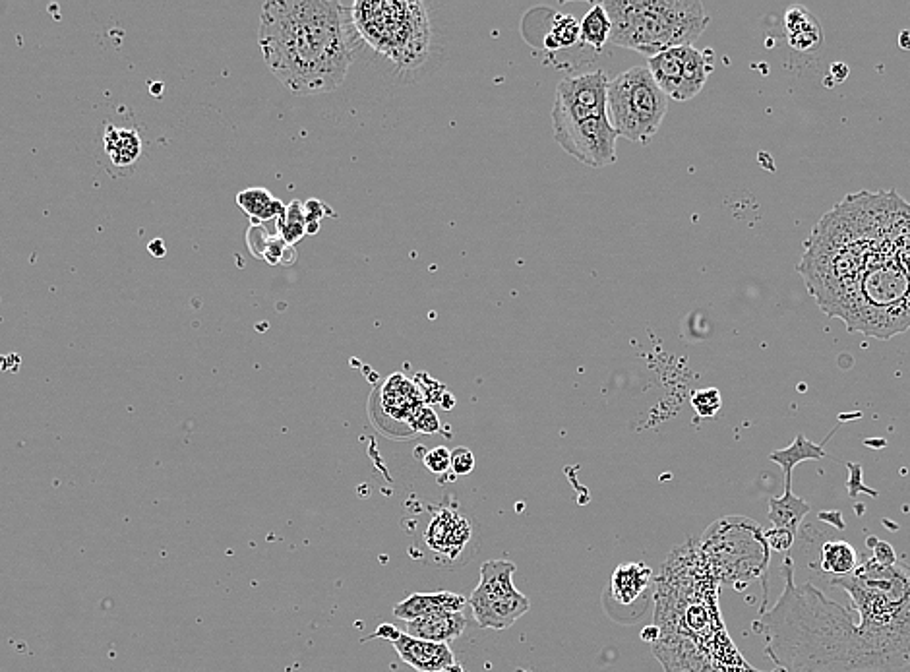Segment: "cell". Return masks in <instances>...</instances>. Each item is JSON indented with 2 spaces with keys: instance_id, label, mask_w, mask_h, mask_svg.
Returning <instances> with one entry per match:
<instances>
[{
  "instance_id": "obj_1",
  "label": "cell",
  "mask_w": 910,
  "mask_h": 672,
  "mask_svg": "<svg viewBox=\"0 0 910 672\" xmlns=\"http://www.w3.org/2000/svg\"><path fill=\"white\" fill-rule=\"evenodd\" d=\"M785 591L754 630L783 672H910V566L866 560L831 585L849 593L852 609L812 583L796 585L783 564Z\"/></svg>"
},
{
  "instance_id": "obj_2",
  "label": "cell",
  "mask_w": 910,
  "mask_h": 672,
  "mask_svg": "<svg viewBox=\"0 0 910 672\" xmlns=\"http://www.w3.org/2000/svg\"><path fill=\"white\" fill-rule=\"evenodd\" d=\"M353 18L334 0H270L258 43L273 76L295 95L332 92L347 78L355 53Z\"/></svg>"
},
{
  "instance_id": "obj_3",
  "label": "cell",
  "mask_w": 910,
  "mask_h": 672,
  "mask_svg": "<svg viewBox=\"0 0 910 672\" xmlns=\"http://www.w3.org/2000/svg\"><path fill=\"white\" fill-rule=\"evenodd\" d=\"M610 43L649 59L674 49L692 47L709 24L698 0H607Z\"/></svg>"
},
{
  "instance_id": "obj_4",
  "label": "cell",
  "mask_w": 910,
  "mask_h": 672,
  "mask_svg": "<svg viewBox=\"0 0 910 672\" xmlns=\"http://www.w3.org/2000/svg\"><path fill=\"white\" fill-rule=\"evenodd\" d=\"M351 18L359 37L401 66L419 64L428 51V16L419 2H355Z\"/></svg>"
},
{
  "instance_id": "obj_5",
  "label": "cell",
  "mask_w": 910,
  "mask_h": 672,
  "mask_svg": "<svg viewBox=\"0 0 910 672\" xmlns=\"http://www.w3.org/2000/svg\"><path fill=\"white\" fill-rule=\"evenodd\" d=\"M668 97L647 66H634L608 82L607 115L618 138L649 144L667 115Z\"/></svg>"
},
{
  "instance_id": "obj_6",
  "label": "cell",
  "mask_w": 910,
  "mask_h": 672,
  "mask_svg": "<svg viewBox=\"0 0 910 672\" xmlns=\"http://www.w3.org/2000/svg\"><path fill=\"white\" fill-rule=\"evenodd\" d=\"M701 552L707 566L723 581L763 578L769 566V543L756 521L727 518L713 523L703 539Z\"/></svg>"
},
{
  "instance_id": "obj_7",
  "label": "cell",
  "mask_w": 910,
  "mask_h": 672,
  "mask_svg": "<svg viewBox=\"0 0 910 672\" xmlns=\"http://www.w3.org/2000/svg\"><path fill=\"white\" fill-rule=\"evenodd\" d=\"M516 564L510 560H488L481 566V581L471 593L469 607L481 628L506 630L529 611V599L514 585Z\"/></svg>"
},
{
  "instance_id": "obj_8",
  "label": "cell",
  "mask_w": 910,
  "mask_h": 672,
  "mask_svg": "<svg viewBox=\"0 0 910 672\" xmlns=\"http://www.w3.org/2000/svg\"><path fill=\"white\" fill-rule=\"evenodd\" d=\"M550 119L556 144L579 163L591 169L616 163L618 134L608 121V115L585 121H572L558 115H550Z\"/></svg>"
},
{
  "instance_id": "obj_9",
  "label": "cell",
  "mask_w": 910,
  "mask_h": 672,
  "mask_svg": "<svg viewBox=\"0 0 910 672\" xmlns=\"http://www.w3.org/2000/svg\"><path fill=\"white\" fill-rule=\"evenodd\" d=\"M475 527L473 521L455 508H430V518L423 529V550L428 560L442 568H459L473 554Z\"/></svg>"
},
{
  "instance_id": "obj_10",
  "label": "cell",
  "mask_w": 910,
  "mask_h": 672,
  "mask_svg": "<svg viewBox=\"0 0 910 672\" xmlns=\"http://www.w3.org/2000/svg\"><path fill=\"white\" fill-rule=\"evenodd\" d=\"M607 72L595 70L564 78L556 88V99L550 115L572 121H585L607 115Z\"/></svg>"
},
{
  "instance_id": "obj_11",
  "label": "cell",
  "mask_w": 910,
  "mask_h": 672,
  "mask_svg": "<svg viewBox=\"0 0 910 672\" xmlns=\"http://www.w3.org/2000/svg\"><path fill=\"white\" fill-rule=\"evenodd\" d=\"M372 638L394 643L399 657L419 672H442L455 665L454 653L448 643H434L409 636L390 624H382Z\"/></svg>"
},
{
  "instance_id": "obj_12",
  "label": "cell",
  "mask_w": 910,
  "mask_h": 672,
  "mask_svg": "<svg viewBox=\"0 0 910 672\" xmlns=\"http://www.w3.org/2000/svg\"><path fill=\"white\" fill-rule=\"evenodd\" d=\"M382 409L394 421L409 423L411 417L425 405L423 392L417 384L409 382L405 376L394 374L382 388Z\"/></svg>"
},
{
  "instance_id": "obj_13",
  "label": "cell",
  "mask_w": 910,
  "mask_h": 672,
  "mask_svg": "<svg viewBox=\"0 0 910 672\" xmlns=\"http://www.w3.org/2000/svg\"><path fill=\"white\" fill-rule=\"evenodd\" d=\"M469 601L454 593V591H440V593H413L394 607V616L411 622L436 612H463Z\"/></svg>"
},
{
  "instance_id": "obj_14",
  "label": "cell",
  "mask_w": 910,
  "mask_h": 672,
  "mask_svg": "<svg viewBox=\"0 0 910 672\" xmlns=\"http://www.w3.org/2000/svg\"><path fill=\"white\" fill-rule=\"evenodd\" d=\"M467 628L463 612H436L407 622V634L425 642L448 643L457 640Z\"/></svg>"
},
{
  "instance_id": "obj_15",
  "label": "cell",
  "mask_w": 910,
  "mask_h": 672,
  "mask_svg": "<svg viewBox=\"0 0 910 672\" xmlns=\"http://www.w3.org/2000/svg\"><path fill=\"white\" fill-rule=\"evenodd\" d=\"M690 47H674L663 51L655 57H651L647 62V68L657 82V86L663 90L668 99H676L684 84V74H686V59H688Z\"/></svg>"
},
{
  "instance_id": "obj_16",
  "label": "cell",
  "mask_w": 910,
  "mask_h": 672,
  "mask_svg": "<svg viewBox=\"0 0 910 672\" xmlns=\"http://www.w3.org/2000/svg\"><path fill=\"white\" fill-rule=\"evenodd\" d=\"M785 33L790 47L800 53H818L823 45L821 26L804 6H790L787 10Z\"/></svg>"
},
{
  "instance_id": "obj_17",
  "label": "cell",
  "mask_w": 910,
  "mask_h": 672,
  "mask_svg": "<svg viewBox=\"0 0 910 672\" xmlns=\"http://www.w3.org/2000/svg\"><path fill=\"white\" fill-rule=\"evenodd\" d=\"M653 580L651 568L641 562H628L620 564L610 580V593L612 599L624 607L636 603L637 599L649 589Z\"/></svg>"
},
{
  "instance_id": "obj_18",
  "label": "cell",
  "mask_w": 910,
  "mask_h": 672,
  "mask_svg": "<svg viewBox=\"0 0 910 672\" xmlns=\"http://www.w3.org/2000/svg\"><path fill=\"white\" fill-rule=\"evenodd\" d=\"M237 204L243 208L244 214L252 219L254 225L279 219L285 212L283 202L273 198L266 188H246L239 192Z\"/></svg>"
},
{
  "instance_id": "obj_19",
  "label": "cell",
  "mask_w": 910,
  "mask_h": 672,
  "mask_svg": "<svg viewBox=\"0 0 910 672\" xmlns=\"http://www.w3.org/2000/svg\"><path fill=\"white\" fill-rule=\"evenodd\" d=\"M831 436H833V434H829V436L825 438V442H827ZM825 442L814 444V442H810L804 434H798L792 446L785 448V450H777V452H773V454L769 456V459H773L775 463L781 465V469H783V473H785V481H787L785 490H792V469H794V465H798L800 461H806V459L825 458V450H823Z\"/></svg>"
},
{
  "instance_id": "obj_20",
  "label": "cell",
  "mask_w": 910,
  "mask_h": 672,
  "mask_svg": "<svg viewBox=\"0 0 910 672\" xmlns=\"http://www.w3.org/2000/svg\"><path fill=\"white\" fill-rule=\"evenodd\" d=\"M821 570L831 578H847L860 566L858 554L847 541H827L821 547Z\"/></svg>"
},
{
  "instance_id": "obj_21",
  "label": "cell",
  "mask_w": 910,
  "mask_h": 672,
  "mask_svg": "<svg viewBox=\"0 0 910 672\" xmlns=\"http://www.w3.org/2000/svg\"><path fill=\"white\" fill-rule=\"evenodd\" d=\"M105 150L111 155L113 163L119 167L132 165L142 152V142L136 130H124L107 126L105 130Z\"/></svg>"
},
{
  "instance_id": "obj_22",
  "label": "cell",
  "mask_w": 910,
  "mask_h": 672,
  "mask_svg": "<svg viewBox=\"0 0 910 672\" xmlns=\"http://www.w3.org/2000/svg\"><path fill=\"white\" fill-rule=\"evenodd\" d=\"M810 512V504L796 498L792 490H785L783 498L769 500V520L775 523L777 529H787L792 535L796 533L800 521Z\"/></svg>"
},
{
  "instance_id": "obj_23",
  "label": "cell",
  "mask_w": 910,
  "mask_h": 672,
  "mask_svg": "<svg viewBox=\"0 0 910 672\" xmlns=\"http://www.w3.org/2000/svg\"><path fill=\"white\" fill-rule=\"evenodd\" d=\"M610 20L603 4H593L579 24V41L593 49H603L610 41Z\"/></svg>"
},
{
  "instance_id": "obj_24",
  "label": "cell",
  "mask_w": 910,
  "mask_h": 672,
  "mask_svg": "<svg viewBox=\"0 0 910 672\" xmlns=\"http://www.w3.org/2000/svg\"><path fill=\"white\" fill-rule=\"evenodd\" d=\"M711 72V64H707L705 57L699 53L696 47H690L688 59H686V74H684V84L680 92L676 95V101H688L694 99L705 86L707 76Z\"/></svg>"
},
{
  "instance_id": "obj_25",
  "label": "cell",
  "mask_w": 910,
  "mask_h": 672,
  "mask_svg": "<svg viewBox=\"0 0 910 672\" xmlns=\"http://www.w3.org/2000/svg\"><path fill=\"white\" fill-rule=\"evenodd\" d=\"M579 41V22L572 14H554L550 31L546 33L545 47L550 51L574 47Z\"/></svg>"
},
{
  "instance_id": "obj_26",
  "label": "cell",
  "mask_w": 910,
  "mask_h": 672,
  "mask_svg": "<svg viewBox=\"0 0 910 672\" xmlns=\"http://www.w3.org/2000/svg\"><path fill=\"white\" fill-rule=\"evenodd\" d=\"M277 231L279 239L285 245H297L304 235H306V215H304V206L301 202H291L283 215L277 219Z\"/></svg>"
},
{
  "instance_id": "obj_27",
  "label": "cell",
  "mask_w": 910,
  "mask_h": 672,
  "mask_svg": "<svg viewBox=\"0 0 910 672\" xmlns=\"http://www.w3.org/2000/svg\"><path fill=\"white\" fill-rule=\"evenodd\" d=\"M721 394L719 390L711 388V390H699L694 396H692V405L696 409L699 417L703 419H711L717 415V411L721 409Z\"/></svg>"
},
{
  "instance_id": "obj_28",
  "label": "cell",
  "mask_w": 910,
  "mask_h": 672,
  "mask_svg": "<svg viewBox=\"0 0 910 672\" xmlns=\"http://www.w3.org/2000/svg\"><path fill=\"white\" fill-rule=\"evenodd\" d=\"M423 463H425L426 469L432 471L434 475H444L452 465V452L444 446H438L426 454Z\"/></svg>"
},
{
  "instance_id": "obj_29",
  "label": "cell",
  "mask_w": 910,
  "mask_h": 672,
  "mask_svg": "<svg viewBox=\"0 0 910 672\" xmlns=\"http://www.w3.org/2000/svg\"><path fill=\"white\" fill-rule=\"evenodd\" d=\"M409 427H411V430H415V432H421V434H432V432H436V430L440 428V423H438L434 411L423 405V407L411 417Z\"/></svg>"
},
{
  "instance_id": "obj_30",
  "label": "cell",
  "mask_w": 910,
  "mask_h": 672,
  "mask_svg": "<svg viewBox=\"0 0 910 672\" xmlns=\"http://www.w3.org/2000/svg\"><path fill=\"white\" fill-rule=\"evenodd\" d=\"M450 469L454 471L455 475H469L473 469H475V456L471 450L467 448H455L452 452V465Z\"/></svg>"
},
{
  "instance_id": "obj_31",
  "label": "cell",
  "mask_w": 910,
  "mask_h": 672,
  "mask_svg": "<svg viewBox=\"0 0 910 672\" xmlns=\"http://www.w3.org/2000/svg\"><path fill=\"white\" fill-rule=\"evenodd\" d=\"M324 214H328V210L324 208V204L320 200H308L304 204V215H306V233L314 235L318 231V223L320 219L324 217Z\"/></svg>"
},
{
  "instance_id": "obj_32",
  "label": "cell",
  "mask_w": 910,
  "mask_h": 672,
  "mask_svg": "<svg viewBox=\"0 0 910 672\" xmlns=\"http://www.w3.org/2000/svg\"><path fill=\"white\" fill-rule=\"evenodd\" d=\"M765 539H767V543H769V549L785 552V550L790 549V545H792V541H794V535H792L790 531H787V529H777V527H775V529L765 531Z\"/></svg>"
},
{
  "instance_id": "obj_33",
  "label": "cell",
  "mask_w": 910,
  "mask_h": 672,
  "mask_svg": "<svg viewBox=\"0 0 910 672\" xmlns=\"http://www.w3.org/2000/svg\"><path fill=\"white\" fill-rule=\"evenodd\" d=\"M659 636H661V630H659V626H651V628H645V630H643V634H641V638H643L645 642L657 643Z\"/></svg>"
},
{
  "instance_id": "obj_34",
  "label": "cell",
  "mask_w": 910,
  "mask_h": 672,
  "mask_svg": "<svg viewBox=\"0 0 910 672\" xmlns=\"http://www.w3.org/2000/svg\"><path fill=\"white\" fill-rule=\"evenodd\" d=\"M148 248H150V252H152L153 256H157V258L165 256V252H167V250H165V243H163L161 239H155V241H152Z\"/></svg>"
}]
</instances>
